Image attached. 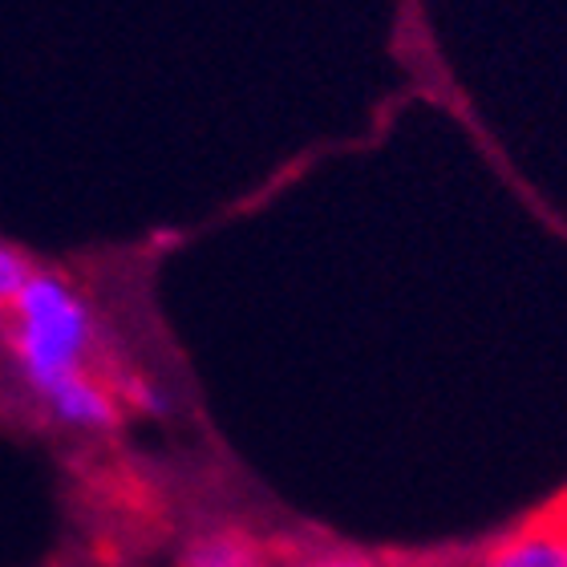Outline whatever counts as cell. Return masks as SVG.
<instances>
[{"label": "cell", "instance_id": "cell-5", "mask_svg": "<svg viewBox=\"0 0 567 567\" xmlns=\"http://www.w3.org/2000/svg\"><path fill=\"white\" fill-rule=\"evenodd\" d=\"M300 567H378V564L365 556H349V551H324V556H312Z\"/></svg>", "mask_w": 567, "mask_h": 567}, {"label": "cell", "instance_id": "cell-3", "mask_svg": "<svg viewBox=\"0 0 567 567\" xmlns=\"http://www.w3.org/2000/svg\"><path fill=\"white\" fill-rule=\"evenodd\" d=\"M483 567H567V532L544 527V532L515 535L498 544Z\"/></svg>", "mask_w": 567, "mask_h": 567}, {"label": "cell", "instance_id": "cell-2", "mask_svg": "<svg viewBox=\"0 0 567 567\" xmlns=\"http://www.w3.org/2000/svg\"><path fill=\"white\" fill-rule=\"evenodd\" d=\"M183 567H264L260 547L239 532H199L183 547Z\"/></svg>", "mask_w": 567, "mask_h": 567}, {"label": "cell", "instance_id": "cell-4", "mask_svg": "<svg viewBox=\"0 0 567 567\" xmlns=\"http://www.w3.org/2000/svg\"><path fill=\"white\" fill-rule=\"evenodd\" d=\"M37 268H29V260H24L21 251H12L4 239H0V312H9L12 300L21 296V288L29 284V276H33Z\"/></svg>", "mask_w": 567, "mask_h": 567}, {"label": "cell", "instance_id": "cell-1", "mask_svg": "<svg viewBox=\"0 0 567 567\" xmlns=\"http://www.w3.org/2000/svg\"><path fill=\"white\" fill-rule=\"evenodd\" d=\"M4 349L24 393L58 425L78 434H110L118 425L110 390L90 378V361L102 349V320L65 276H29L9 308Z\"/></svg>", "mask_w": 567, "mask_h": 567}]
</instances>
